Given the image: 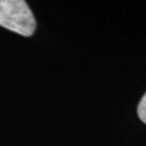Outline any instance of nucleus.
<instances>
[{
  "label": "nucleus",
  "mask_w": 146,
  "mask_h": 146,
  "mask_svg": "<svg viewBox=\"0 0 146 146\" xmlns=\"http://www.w3.org/2000/svg\"><path fill=\"white\" fill-rule=\"evenodd\" d=\"M0 26L25 37L36 29V20L26 1L0 0Z\"/></svg>",
  "instance_id": "1"
},
{
  "label": "nucleus",
  "mask_w": 146,
  "mask_h": 146,
  "mask_svg": "<svg viewBox=\"0 0 146 146\" xmlns=\"http://www.w3.org/2000/svg\"><path fill=\"white\" fill-rule=\"evenodd\" d=\"M137 114H139V117L140 119L146 123V93L143 95L140 104L137 106Z\"/></svg>",
  "instance_id": "2"
}]
</instances>
